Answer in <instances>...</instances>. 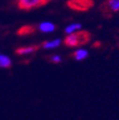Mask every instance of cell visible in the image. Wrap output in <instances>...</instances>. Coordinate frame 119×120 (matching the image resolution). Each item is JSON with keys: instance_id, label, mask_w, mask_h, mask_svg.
<instances>
[{"instance_id": "obj_1", "label": "cell", "mask_w": 119, "mask_h": 120, "mask_svg": "<svg viewBox=\"0 0 119 120\" xmlns=\"http://www.w3.org/2000/svg\"><path fill=\"white\" fill-rule=\"evenodd\" d=\"M89 40H90V34L84 31H77L73 34H68L64 42L69 47H75L87 43Z\"/></svg>"}, {"instance_id": "obj_2", "label": "cell", "mask_w": 119, "mask_h": 120, "mask_svg": "<svg viewBox=\"0 0 119 120\" xmlns=\"http://www.w3.org/2000/svg\"><path fill=\"white\" fill-rule=\"evenodd\" d=\"M93 5V2L92 0H69L68 6L74 10V11H85L92 8Z\"/></svg>"}, {"instance_id": "obj_3", "label": "cell", "mask_w": 119, "mask_h": 120, "mask_svg": "<svg viewBox=\"0 0 119 120\" xmlns=\"http://www.w3.org/2000/svg\"><path fill=\"white\" fill-rule=\"evenodd\" d=\"M48 0H17L18 7L22 10H32L45 5Z\"/></svg>"}, {"instance_id": "obj_4", "label": "cell", "mask_w": 119, "mask_h": 120, "mask_svg": "<svg viewBox=\"0 0 119 120\" xmlns=\"http://www.w3.org/2000/svg\"><path fill=\"white\" fill-rule=\"evenodd\" d=\"M38 29L42 33H52L55 30V25L52 22L45 21V22H42L41 24H39Z\"/></svg>"}, {"instance_id": "obj_5", "label": "cell", "mask_w": 119, "mask_h": 120, "mask_svg": "<svg viewBox=\"0 0 119 120\" xmlns=\"http://www.w3.org/2000/svg\"><path fill=\"white\" fill-rule=\"evenodd\" d=\"M88 51L85 50V49H78L76 50L75 52H74L73 53V57L75 58V60H77V61H82V60H84L85 58L88 57Z\"/></svg>"}, {"instance_id": "obj_6", "label": "cell", "mask_w": 119, "mask_h": 120, "mask_svg": "<svg viewBox=\"0 0 119 120\" xmlns=\"http://www.w3.org/2000/svg\"><path fill=\"white\" fill-rule=\"evenodd\" d=\"M61 44V40L60 39H54V40H52V41H47L44 43L42 46L44 49L46 50H50V49H55L57 47L60 46Z\"/></svg>"}, {"instance_id": "obj_7", "label": "cell", "mask_w": 119, "mask_h": 120, "mask_svg": "<svg viewBox=\"0 0 119 120\" xmlns=\"http://www.w3.org/2000/svg\"><path fill=\"white\" fill-rule=\"evenodd\" d=\"M11 66V60L5 54H0V68L7 69Z\"/></svg>"}, {"instance_id": "obj_8", "label": "cell", "mask_w": 119, "mask_h": 120, "mask_svg": "<svg viewBox=\"0 0 119 120\" xmlns=\"http://www.w3.org/2000/svg\"><path fill=\"white\" fill-rule=\"evenodd\" d=\"M81 28H82L81 24H79V23H72V24H71V25H69V26L66 27V29H65V33H66L67 34H73V33H75V32L79 31Z\"/></svg>"}, {"instance_id": "obj_9", "label": "cell", "mask_w": 119, "mask_h": 120, "mask_svg": "<svg viewBox=\"0 0 119 120\" xmlns=\"http://www.w3.org/2000/svg\"><path fill=\"white\" fill-rule=\"evenodd\" d=\"M37 50V47H33V46H30V47H23V48H19L16 50V52L18 54H30V53H33V52H35Z\"/></svg>"}, {"instance_id": "obj_10", "label": "cell", "mask_w": 119, "mask_h": 120, "mask_svg": "<svg viewBox=\"0 0 119 120\" xmlns=\"http://www.w3.org/2000/svg\"><path fill=\"white\" fill-rule=\"evenodd\" d=\"M107 8L111 11H119V0H108L106 3Z\"/></svg>"}, {"instance_id": "obj_11", "label": "cell", "mask_w": 119, "mask_h": 120, "mask_svg": "<svg viewBox=\"0 0 119 120\" xmlns=\"http://www.w3.org/2000/svg\"><path fill=\"white\" fill-rule=\"evenodd\" d=\"M33 32V28L32 27H23L19 30V32L18 34H28L30 33H32Z\"/></svg>"}, {"instance_id": "obj_12", "label": "cell", "mask_w": 119, "mask_h": 120, "mask_svg": "<svg viewBox=\"0 0 119 120\" xmlns=\"http://www.w3.org/2000/svg\"><path fill=\"white\" fill-rule=\"evenodd\" d=\"M51 60L53 63H60L62 61V58H61V56H59V55H53V56L51 57Z\"/></svg>"}]
</instances>
